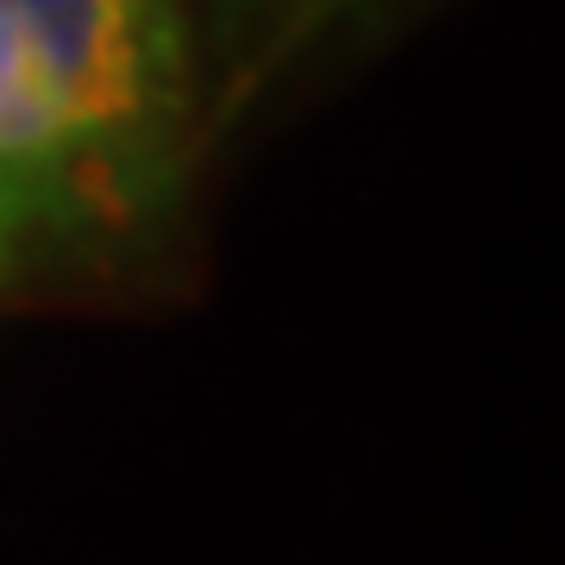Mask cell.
Listing matches in <instances>:
<instances>
[{
	"instance_id": "6da1fadb",
	"label": "cell",
	"mask_w": 565,
	"mask_h": 565,
	"mask_svg": "<svg viewBox=\"0 0 565 565\" xmlns=\"http://www.w3.org/2000/svg\"><path fill=\"white\" fill-rule=\"evenodd\" d=\"M195 145L182 0H0V233L102 252L170 214Z\"/></svg>"
},
{
	"instance_id": "7a4b0ae2",
	"label": "cell",
	"mask_w": 565,
	"mask_h": 565,
	"mask_svg": "<svg viewBox=\"0 0 565 565\" xmlns=\"http://www.w3.org/2000/svg\"><path fill=\"white\" fill-rule=\"evenodd\" d=\"M308 7H321V0H207V13H214V32H221V51L226 57H239L264 32H277V25L302 20Z\"/></svg>"
},
{
	"instance_id": "3957f363",
	"label": "cell",
	"mask_w": 565,
	"mask_h": 565,
	"mask_svg": "<svg viewBox=\"0 0 565 565\" xmlns=\"http://www.w3.org/2000/svg\"><path fill=\"white\" fill-rule=\"evenodd\" d=\"M7 258H13V245H7V233H0V277H7Z\"/></svg>"
}]
</instances>
